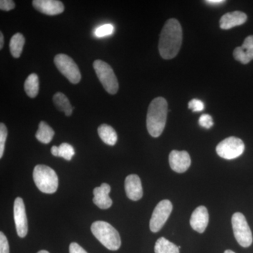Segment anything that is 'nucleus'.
Returning a JSON list of instances; mask_svg holds the SVG:
<instances>
[{"label":"nucleus","mask_w":253,"mask_h":253,"mask_svg":"<svg viewBox=\"0 0 253 253\" xmlns=\"http://www.w3.org/2000/svg\"><path fill=\"white\" fill-rule=\"evenodd\" d=\"M70 253H87L85 250L82 248L77 243H72L69 246Z\"/></svg>","instance_id":"7c9ffc66"},{"label":"nucleus","mask_w":253,"mask_h":253,"mask_svg":"<svg viewBox=\"0 0 253 253\" xmlns=\"http://www.w3.org/2000/svg\"><path fill=\"white\" fill-rule=\"evenodd\" d=\"M241 48L243 49L248 50L250 49H253V36H250L245 39L244 43H243Z\"/></svg>","instance_id":"2f4dec72"},{"label":"nucleus","mask_w":253,"mask_h":253,"mask_svg":"<svg viewBox=\"0 0 253 253\" xmlns=\"http://www.w3.org/2000/svg\"><path fill=\"white\" fill-rule=\"evenodd\" d=\"M75 155L74 148L68 143H63L59 146V157L71 161Z\"/></svg>","instance_id":"5701e85b"},{"label":"nucleus","mask_w":253,"mask_h":253,"mask_svg":"<svg viewBox=\"0 0 253 253\" xmlns=\"http://www.w3.org/2000/svg\"><path fill=\"white\" fill-rule=\"evenodd\" d=\"M204 102L201 100L194 99L189 101V109L192 110L194 112L204 111Z\"/></svg>","instance_id":"bb28decb"},{"label":"nucleus","mask_w":253,"mask_h":253,"mask_svg":"<svg viewBox=\"0 0 253 253\" xmlns=\"http://www.w3.org/2000/svg\"><path fill=\"white\" fill-rule=\"evenodd\" d=\"M33 6L40 12L49 16L60 14L64 11V5L58 0H34Z\"/></svg>","instance_id":"f8f14e48"},{"label":"nucleus","mask_w":253,"mask_h":253,"mask_svg":"<svg viewBox=\"0 0 253 253\" xmlns=\"http://www.w3.org/2000/svg\"><path fill=\"white\" fill-rule=\"evenodd\" d=\"M38 253H49L46 251H39V252H38Z\"/></svg>","instance_id":"4c0bfd02"},{"label":"nucleus","mask_w":253,"mask_h":253,"mask_svg":"<svg viewBox=\"0 0 253 253\" xmlns=\"http://www.w3.org/2000/svg\"><path fill=\"white\" fill-rule=\"evenodd\" d=\"M244 141L235 136H230L221 141L216 147L217 154L226 160L235 159L244 152Z\"/></svg>","instance_id":"6e6552de"},{"label":"nucleus","mask_w":253,"mask_h":253,"mask_svg":"<svg viewBox=\"0 0 253 253\" xmlns=\"http://www.w3.org/2000/svg\"><path fill=\"white\" fill-rule=\"evenodd\" d=\"M111 192V186L106 183H103L99 187L94 189V197L93 202L97 207L101 209H108L111 208L113 204L112 200L109 197Z\"/></svg>","instance_id":"2eb2a0df"},{"label":"nucleus","mask_w":253,"mask_h":253,"mask_svg":"<svg viewBox=\"0 0 253 253\" xmlns=\"http://www.w3.org/2000/svg\"><path fill=\"white\" fill-rule=\"evenodd\" d=\"M182 42V29L180 23L174 18L168 20L160 35L158 49L164 59L175 57Z\"/></svg>","instance_id":"f257e3e1"},{"label":"nucleus","mask_w":253,"mask_h":253,"mask_svg":"<svg viewBox=\"0 0 253 253\" xmlns=\"http://www.w3.org/2000/svg\"><path fill=\"white\" fill-rule=\"evenodd\" d=\"M0 253H9V242L2 232H0Z\"/></svg>","instance_id":"c85d7f7f"},{"label":"nucleus","mask_w":253,"mask_h":253,"mask_svg":"<svg viewBox=\"0 0 253 253\" xmlns=\"http://www.w3.org/2000/svg\"><path fill=\"white\" fill-rule=\"evenodd\" d=\"M172 209V203L169 200H163L156 206L150 220V229L152 232H158L162 229Z\"/></svg>","instance_id":"1a4fd4ad"},{"label":"nucleus","mask_w":253,"mask_h":253,"mask_svg":"<svg viewBox=\"0 0 253 253\" xmlns=\"http://www.w3.org/2000/svg\"><path fill=\"white\" fill-rule=\"evenodd\" d=\"M247 15L242 11H236L226 13L223 15L219 21V26L221 29L228 30L241 26L247 21Z\"/></svg>","instance_id":"dca6fc26"},{"label":"nucleus","mask_w":253,"mask_h":253,"mask_svg":"<svg viewBox=\"0 0 253 253\" xmlns=\"http://www.w3.org/2000/svg\"><path fill=\"white\" fill-rule=\"evenodd\" d=\"M125 188L128 199L136 201L143 196V188L140 178L136 174H129L125 181Z\"/></svg>","instance_id":"4468645a"},{"label":"nucleus","mask_w":253,"mask_h":253,"mask_svg":"<svg viewBox=\"0 0 253 253\" xmlns=\"http://www.w3.org/2000/svg\"><path fill=\"white\" fill-rule=\"evenodd\" d=\"M98 134L105 144L114 146L118 140L117 133L112 126L103 124L98 127Z\"/></svg>","instance_id":"f3484780"},{"label":"nucleus","mask_w":253,"mask_h":253,"mask_svg":"<svg viewBox=\"0 0 253 253\" xmlns=\"http://www.w3.org/2000/svg\"><path fill=\"white\" fill-rule=\"evenodd\" d=\"M14 217L18 236L24 238L28 234V220L24 202L21 198L18 197L15 200Z\"/></svg>","instance_id":"9d476101"},{"label":"nucleus","mask_w":253,"mask_h":253,"mask_svg":"<svg viewBox=\"0 0 253 253\" xmlns=\"http://www.w3.org/2000/svg\"><path fill=\"white\" fill-rule=\"evenodd\" d=\"M199 125L206 129H210L213 126L212 118L210 115L204 114L199 118Z\"/></svg>","instance_id":"cd10ccee"},{"label":"nucleus","mask_w":253,"mask_h":253,"mask_svg":"<svg viewBox=\"0 0 253 253\" xmlns=\"http://www.w3.org/2000/svg\"><path fill=\"white\" fill-rule=\"evenodd\" d=\"M209 222V214L205 206H199L193 212L190 219V224L194 230L200 234L204 233Z\"/></svg>","instance_id":"ddd939ff"},{"label":"nucleus","mask_w":253,"mask_h":253,"mask_svg":"<svg viewBox=\"0 0 253 253\" xmlns=\"http://www.w3.org/2000/svg\"><path fill=\"white\" fill-rule=\"evenodd\" d=\"M51 152L53 156L59 157V146H52V147H51Z\"/></svg>","instance_id":"72a5a7b5"},{"label":"nucleus","mask_w":253,"mask_h":253,"mask_svg":"<svg viewBox=\"0 0 253 253\" xmlns=\"http://www.w3.org/2000/svg\"><path fill=\"white\" fill-rule=\"evenodd\" d=\"M3 45H4V36L2 33H0V49H2Z\"/></svg>","instance_id":"c9c22d12"},{"label":"nucleus","mask_w":253,"mask_h":253,"mask_svg":"<svg viewBox=\"0 0 253 253\" xmlns=\"http://www.w3.org/2000/svg\"><path fill=\"white\" fill-rule=\"evenodd\" d=\"M231 222L234 236L240 246L244 248L251 246L253 241L252 231L244 214L241 212L234 213Z\"/></svg>","instance_id":"423d86ee"},{"label":"nucleus","mask_w":253,"mask_h":253,"mask_svg":"<svg viewBox=\"0 0 253 253\" xmlns=\"http://www.w3.org/2000/svg\"><path fill=\"white\" fill-rule=\"evenodd\" d=\"M154 250L156 253H179V247L164 237L158 239Z\"/></svg>","instance_id":"4be33fe9"},{"label":"nucleus","mask_w":253,"mask_h":253,"mask_svg":"<svg viewBox=\"0 0 253 253\" xmlns=\"http://www.w3.org/2000/svg\"><path fill=\"white\" fill-rule=\"evenodd\" d=\"M35 184L44 194H54L59 186V179L54 169L44 165H38L33 173Z\"/></svg>","instance_id":"20e7f679"},{"label":"nucleus","mask_w":253,"mask_h":253,"mask_svg":"<svg viewBox=\"0 0 253 253\" xmlns=\"http://www.w3.org/2000/svg\"><path fill=\"white\" fill-rule=\"evenodd\" d=\"M224 253H234V251H231V250H227V251H226Z\"/></svg>","instance_id":"e433bc0d"},{"label":"nucleus","mask_w":253,"mask_h":253,"mask_svg":"<svg viewBox=\"0 0 253 253\" xmlns=\"http://www.w3.org/2000/svg\"><path fill=\"white\" fill-rule=\"evenodd\" d=\"M24 89L28 96L35 98L39 92V78L36 73H32L26 80L24 83Z\"/></svg>","instance_id":"412c9836"},{"label":"nucleus","mask_w":253,"mask_h":253,"mask_svg":"<svg viewBox=\"0 0 253 253\" xmlns=\"http://www.w3.org/2000/svg\"><path fill=\"white\" fill-rule=\"evenodd\" d=\"M246 54H247L248 56H249V59L251 60L253 59V49H250L248 50H246Z\"/></svg>","instance_id":"f704fd0d"},{"label":"nucleus","mask_w":253,"mask_h":253,"mask_svg":"<svg viewBox=\"0 0 253 253\" xmlns=\"http://www.w3.org/2000/svg\"><path fill=\"white\" fill-rule=\"evenodd\" d=\"M91 230L93 235L110 251H117L121 247L119 233L109 223L104 221H94L91 224Z\"/></svg>","instance_id":"7ed1b4c3"},{"label":"nucleus","mask_w":253,"mask_h":253,"mask_svg":"<svg viewBox=\"0 0 253 253\" xmlns=\"http://www.w3.org/2000/svg\"><path fill=\"white\" fill-rule=\"evenodd\" d=\"M114 31V27L111 24H105L99 26L95 30L94 35L97 38H104V37L111 36Z\"/></svg>","instance_id":"b1692460"},{"label":"nucleus","mask_w":253,"mask_h":253,"mask_svg":"<svg viewBox=\"0 0 253 253\" xmlns=\"http://www.w3.org/2000/svg\"><path fill=\"white\" fill-rule=\"evenodd\" d=\"M169 163L171 169L174 172H185L191 166V157L187 151L174 150L169 154Z\"/></svg>","instance_id":"9b49d317"},{"label":"nucleus","mask_w":253,"mask_h":253,"mask_svg":"<svg viewBox=\"0 0 253 253\" xmlns=\"http://www.w3.org/2000/svg\"><path fill=\"white\" fill-rule=\"evenodd\" d=\"M234 57L236 61H239L243 64H247L251 61L246 54V51L241 48V46H238L234 51Z\"/></svg>","instance_id":"393cba45"},{"label":"nucleus","mask_w":253,"mask_h":253,"mask_svg":"<svg viewBox=\"0 0 253 253\" xmlns=\"http://www.w3.org/2000/svg\"><path fill=\"white\" fill-rule=\"evenodd\" d=\"M168 102L163 97H157L151 101L148 109L146 126L153 137L162 134L167 121Z\"/></svg>","instance_id":"f03ea898"},{"label":"nucleus","mask_w":253,"mask_h":253,"mask_svg":"<svg viewBox=\"0 0 253 253\" xmlns=\"http://www.w3.org/2000/svg\"><path fill=\"white\" fill-rule=\"evenodd\" d=\"M8 131L4 123L0 124V158H2L4 155L5 143L7 138Z\"/></svg>","instance_id":"a878e982"},{"label":"nucleus","mask_w":253,"mask_h":253,"mask_svg":"<svg viewBox=\"0 0 253 253\" xmlns=\"http://www.w3.org/2000/svg\"><path fill=\"white\" fill-rule=\"evenodd\" d=\"M58 70L73 84H78L81 80V73L78 65L68 55L59 54L54 58Z\"/></svg>","instance_id":"0eeeda50"},{"label":"nucleus","mask_w":253,"mask_h":253,"mask_svg":"<svg viewBox=\"0 0 253 253\" xmlns=\"http://www.w3.org/2000/svg\"><path fill=\"white\" fill-rule=\"evenodd\" d=\"M206 2L208 4L218 5L223 4V3L225 2V1H223V0H207Z\"/></svg>","instance_id":"473e14b6"},{"label":"nucleus","mask_w":253,"mask_h":253,"mask_svg":"<svg viewBox=\"0 0 253 253\" xmlns=\"http://www.w3.org/2000/svg\"><path fill=\"white\" fill-rule=\"evenodd\" d=\"M15 3L11 0H1L0 1V9L2 11H9L14 9Z\"/></svg>","instance_id":"c756f323"},{"label":"nucleus","mask_w":253,"mask_h":253,"mask_svg":"<svg viewBox=\"0 0 253 253\" xmlns=\"http://www.w3.org/2000/svg\"><path fill=\"white\" fill-rule=\"evenodd\" d=\"M55 106L60 111H62L66 116H70L72 114L74 108L71 106L67 96L61 92L56 93L53 96Z\"/></svg>","instance_id":"a211bd4d"},{"label":"nucleus","mask_w":253,"mask_h":253,"mask_svg":"<svg viewBox=\"0 0 253 253\" xmlns=\"http://www.w3.org/2000/svg\"><path fill=\"white\" fill-rule=\"evenodd\" d=\"M25 44V38L21 33H17L14 35L10 41L9 48L11 54L16 59H18L22 54Z\"/></svg>","instance_id":"aec40b11"},{"label":"nucleus","mask_w":253,"mask_h":253,"mask_svg":"<svg viewBox=\"0 0 253 253\" xmlns=\"http://www.w3.org/2000/svg\"><path fill=\"white\" fill-rule=\"evenodd\" d=\"M54 136V131L53 130L52 128L44 121H42L39 124V128L36 132L37 139L42 144H47L51 142Z\"/></svg>","instance_id":"6ab92c4d"},{"label":"nucleus","mask_w":253,"mask_h":253,"mask_svg":"<svg viewBox=\"0 0 253 253\" xmlns=\"http://www.w3.org/2000/svg\"><path fill=\"white\" fill-rule=\"evenodd\" d=\"M93 67L106 91L110 94H116L118 92L119 84L111 66L101 60H96L93 63Z\"/></svg>","instance_id":"39448f33"}]
</instances>
